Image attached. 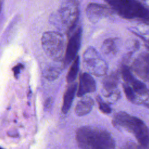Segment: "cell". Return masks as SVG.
<instances>
[{"instance_id":"obj_1","label":"cell","mask_w":149,"mask_h":149,"mask_svg":"<svg viewBox=\"0 0 149 149\" xmlns=\"http://www.w3.org/2000/svg\"><path fill=\"white\" fill-rule=\"evenodd\" d=\"M76 139L80 149H115L111 134L99 127H81L76 132Z\"/></svg>"},{"instance_id":"obj_2","label":"cell","mask_w":149,"mask_h":149,"mask_svg":"<svg viewBox=\"0 0 149 149\" xmlns=\"http://www.w3.org/2000/svg\"><path fill=\"white\" fill-rule=\"evenodd\" d=\"M79 15V1L66 0L56 12L51 15L49 20L54 26L68 35L77 27Z\"/></svg>"},{"instance_id":"obj_3","label":"cell","mask_w":149,"mask_h":149,"mask_svg":"<svg viewBox=\"0 0 149 149\" xmlns=\"http://www.w3.org/2000/svg\"><path fill=\"white\" fill-rule=\"evenodd\" d=\"M41 45L45 54L56 62L64 60L66 41L63 35L58 31H48L41 37Z\"/></svg>"},{"instance_id":"obj_4","label":"cell","mask_w":149,"mask_h":149,"mask_svg":"<svg viewBox=\"0 0 149 149\" xmlns=\"http://www.w3.org/2000/svg\"><path fill=\"white\" fill-rule=\"evenodd\" d=\"M122 17L141 19L147 8L139 0H104Z\"/></svg>"},{"instance_id":"obj_5","label":"cell","mask_w":149,"mask_h":149,"mask_svg":"<svg viewBox=\"0 0 149 149\" xmlns=\"http://www.w3.org/2000/svg\"><path fill=\"white\" fill-rule=\"evenodd\" d=\"M83 62L88 70L97 76H102L107 72V65L98 52L90 47L83 54Z\"/></svg>"},{"instance_id":"obj_6","label":"cell","mask_w":149,"mask_h":149,"mask_svg":"<svg viewBox=\"0 0 149 149\" xmlns=\"http://www.w3.org/2000/svg\"><path fill=\"white\" fill-rule=\"evenodd\" d=\"M127 130L133 133L137 141L138 149H149V129L139 118L132 116Z\"/></svg>"},{"instance_id":"obj_7","label":"cell","mask_w":149,"mask_h":149,"mask_svg":"<svg viewBox=\"0 0 149 149\" xmlns=\"http://www.w3.org/2000/svg\"><path fill=\"white\" fill-rule=\"evenodd\" d=\"M82 31L80 27H77L70 33L68 34V42L64 58V65H69L77 56V54L80 48L81 40Z\"/></svg>"},{"instance_id":"obj_8","label":"cell","mask_w":149,"mask_h":149,"mask_svg":"<svg viewBox=\"0 0 149 149\" xmlns=\"http://www.w3.org/2000/svg\"><path fill=\"white\" fill-rule=\"evenodd\" d=\"M86 13L89 21L94 23L108 16L109 14V10L103 5L90 3L86 9Z\"/></svg>"},{"instance_id":"obj_9","label":"cell","mask_w":149,"mask_h":149,"mask_svg":"<svg viewBox=\"0 0 149 149\" xmlns=\"http://www.w3.org/2000/svg\"><path fill=\"white\" fill-rule=\"evenodd\" d=\"M96 83L93 77L88 73L84 72L80 75L79 83L76 92L78 97L84 96L85 94L95 91Z\"/></svg>"},{"instance_id":"obj_10","label":"cell","mask_w":149,"mask_h":149,"mask_svg":"<svg viewBox=\"0 0 149 149\" xmlns=\"http://www.w3.org/2000/svg\"><path fill=\"white\" fill-rule=\"evenodd\" d=\"M93 105L94 101L91 97H84L77 103L74 109L75 113L79 116L86 115L91 111Z\"/></svg>"},{"instance_id":"obj_11","label":"cell","mask_w":149,"mask_h":149,"mask_svg":"<svg viewBox=\"0 0 149 149\" xmlns=\"http://www.w3.org/2000/svg\"><path fill=\"white\" fill-rule=\"evenodd\" d=\"M77 86L76 83H72L66 90L64 95L62 107V111L64 113L69 112L73 102L74 95L77 92Z\"/></svg>"},{"instance_id":"obj_12","label":"cell","mask_w":149,"mask_h":149,"mask_svg":"<svg viewBox=\"0 0 149 149\" xmlns=\"http://www.w3.org/2000/svg\"><path fill=\"white\" fill-rule=\"evenodd\" d=\"M131 116L125 112H119L115 115L114 116L112 123L113 126L116 127H126V125H127L129 118Z\"/></svg>"},{"instance_id":"obj_13","label":"cell","mask_w":149,"mask_h":149,"mask_svg":"<svg viewBox=\"0 0 149 149\" xmlns=\"http://www.w3.org/2000/svg\"><path fill=\"white\" fill-rule=\"evenodd\" d=\"M79 56H77L72 62L66 76V80L68 83H73L76 79L79 69Z\"/></svg>"},{"instance_id":"obj_14","label":"cell","mask_w":149,"mask_h":149,"mask_svg":"<svg viewBox=\"0 0 149 149\" xmlns=\"http://www.w3.org/2000/svg\"><path fill=\"white\" fill-rule=\"evenodd\" d=\"M118 81V76L115 74H111L109 76L105 77L103 80V86L107 91H112L117 86Z\"/></svg>"},{"instance_id":"obj_15","label":"cell","mask_w":149,"mask_h":149,"mask_svg":"<svg viewBox=\"0 0 149 149\" xmlns=\"http://www.w3.org/2000/svg\"><path fill=\"white\" fill-rule=\"evenodd\" d=\"M115 39L108 38L105 40L102 45V51L105 54L115 53L116 51V44Z\"/></svg>"},{"instance_id":"obj_16","label":"cell","mask_w":149,"mask_h":149,"mask_svg":"<svg viewBox=\"0 0 149 149\" xmlns=\"http://www.w3.org/2000/svg\"><path fill=\"white\" fill-rule=\"evenodd\" d=\"M60 71L58 68L49 66L44 71V77L48 80H54L57 79L59 75Z\"/></svg>"},{"instance_id":"obj_17","label":"cell","mask_w":149,"mask_h":149,"mask_svg":"<svg viewBox=\"0 0 149 149\" xmlns=\"http://www.w3.org/2000/svg\"><path fill=\"white\" fill-rule=\"evenodd\" d=\"M132 88L133 91L139 94H144L147 92V87L144 83L134 79L132 83Z\"/></svg>"},{"instance_id":"obj_18","label":"cell","mask_w":149,"mask_h":149,"mask_svg":"<svg viewBox=\"0 0 149 149\" xmlns=\"http://www.w3.org/2000/svg\"><path fill=\"white\" fill-rule=\"evenodd\" d=\"M121 74L124 81L127 83H131L134 79L129 68L126 66H123L121 69Z\"/></svg>"},{"instance_id":"obj_19","label":"cell","mask_w":149,"mask_h":149,"mask_svg":"<svg viewBox=\"0 0 149 149\" xmlns=\"http://www.w3.org/2000/svg\"><path fill=\"white\" fill-rule=\"evenodd\" d=\"M135 33L141 38L144 40L147 43H149V25L146 27H140Z\"/></svg>"},{"instance_id":"obj_20","label":"cell","mask_w":149,"mask_h":149,"mask_svg":"<svg viewBox=\"0 0 149 149\" xmlns=\"http://www.w3.org/2000/svg\"><path fill=\"white\" fill-rule=\"evenodd\" d=\"M123 88L126 98L130 101H133L136 99L134 91L128 84H123Z\"/></svg>"},{"instance_id":"obj_21","label":"cell","mask_w":149,"mask_h":149,"mask_svg":"<svg viewBox=\"0 0 149 149\" xmlns=\"http://www.w3.org/2000/svg\"><path fill=\"white\" fill-rule=\"evenodd\" d=\"M97 101L98 102V105H99V108L104 113H109L111 112V109L109 107V106L106 104L105 102H103L101 99L98 97L97 98Z\"/></svg>"},{"instance_id":"obj_22","label":"cell","mask_w":149,"mask_h":149,"mask_svg":"<svg viewBox=\"0 0 149 149\" xmlns=\"http://www.w3.org/2000/svg\"><path fill=\"white\" fill-rule=\"evenodd\" d=\"M24 68V66L23 64L22 63H18L17 65H16V66H15L13 69H12V71L13 72V74L14 76L16 78L18 77L19 74L20 73V71L22 70V69H23Z\"/></svg>"},{"instance_id":"obj_23","label":"cell","mask_w":149,"mask_h":149,"mask_svg":"<svg viewBox=\"0 0 149 149\" xmlns=\"http://www.w3.org/2000/svg\"><path fill=\"white\" fill-rule=\"evenodd\" d=\"M122 149H138L137 146L132 142L127 143L123 147Z\"/></svg>"},{"instance_id":"obj_24","label":"cell","mask_w":149,"mask_h":149,"mask_svg":"<svg viewBox=\"0 0 149 149\" xmlns=\"http://www.w3.org/2000/svg\"><path fill=\"white\" fill-rule=\"evenodd\" d=\"M144 23L149 25V9L148 8L143 18L141 19Z\"/></svg>"},{"instance_id":"obj_25","label":"cell","mask_w":149,"mask_h":149,"mask_svg":"<svg viewBox=\"0 0 149 149\" xmlns=\"http://www.w3.org/2000/svg\"><path fill=\"white\" fill-rule=\"evenodd\" d=\"M139 1H140L141 2H142L147 4V5H149V0H139Z\"/></svg>"},{"instance_id":"obj_26","label":"cell","mask_w":149,"mask_h":149,"mask_svg":"<svg viewBox=\"0 0 149 149\" xmlns=\"http://www.w3.org/2000/svg\"><path fill=\"white\" fill-rule=\"evenodd\" d=\"M1 9H2V1L0 0V13L1 12Z\"/></svg>"},{"instance_id":"obj_27","label":"cell","mask_w":149,"mask_h":149,"mask_svg":"<svg viewBox=\"0 0 149 149\" xmlns=\"http://www.w3.org/2000/svg\"><path fill=\"white\" fill-rule=\"evenodd\" d=\"M146 47L148 48V49L149 50V43H147L146 44Z\"/></svg>"},{"instance_id":"obj_28","label":"cell","mask_w":149,"mask_h":149,"mask_svg":"<svg viewBox=\"0 0 149 149\" xmlns=\"http://www.w3.org/2000/svg\"><path fill=\"white\" fill-rule=\"evenodd\" d=\"M0 149H2V148H1V147H0Z\"/></svg>"}]
</instances>
